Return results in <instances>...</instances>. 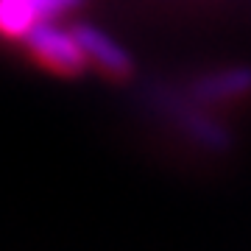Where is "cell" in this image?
I'll return each mask as SVG.
<instances>
[{"instance_id":"6da1fadb","label":"cell","mask_w":251,"mask_h":251,"mask_svg":"<svg viewBox=\"0 0 251 251\" xmlns=\"http://www.w3.org/2000/svg\"><path fill=\"white\" fill-rule=\"evenodd\" d=\"M23 42H25L28 53L34 56L42 67L56 73V75H78L90 64L75 31L56 28V25H50V20L34 25L25 34Z\"/></svg>"},{"instance_id":"3957f363","label":"cell","mask_w":251,"mask_h":251,"mask_svg":"<svg viewBox=\"0 0 251 251\" xmlns=\"http://www.w3.org/2000/svg\"><path fill=\"white\" fill-rule=\"evenodd\" d=\"M198 100H237L251 95V67H226L193 84Z\"/></svg>"},{"instance_id":"7a4b0ae2","label":"cell","mask_w":251,"mask_h":251,"mask_svg":"<svg viewBox=\"0 0 251 251\" xmlns=\"http://www.w3.org/2000/svg\"><path fill=\"white\" fill-rule=\"evenodd\" d=\"M73 31L78 36L81 48L87 53V62L92 67H98L103 75H109V78H115V81H126L131 75V70H134L131 56L126 53L109 34H103L95 25H78V28H73Z\"/></svg>"}]
</instances>
